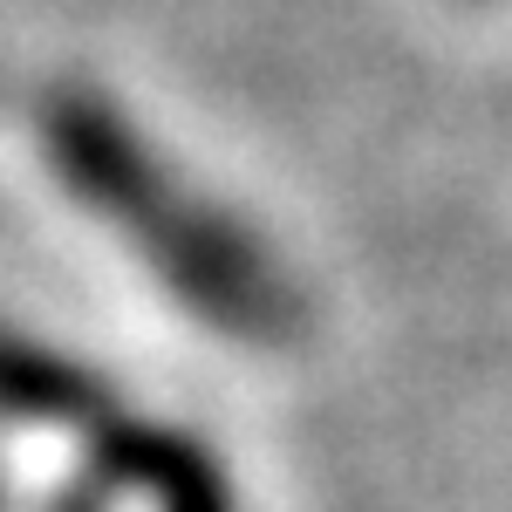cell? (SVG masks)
<instances>
[{
  "instance_id": "cell-2",
  "label": "cell",
  "mask_w": 512,
  "mask_h": 512,
  "mask_svg": "<svg viewBox=\"0 0 512 512\" xmlns=\"http://www.w3.org/2000/svg\"><path fill=\"white\" fill-rule=\"evenodd\" d=\"M82 472L110 499H137L144 512H239L226 465L178 424L110 410L96 431H82Z\"/></svg>"
},
{
  "instance_id": "cell-1",
  "label": "cell",
  "mask_w": 512,
  "mask_h": 512,
  "mask_svg": "<svg viewBox=\"0 0 512 512\" xmlns=\"http://www.w3.org/2000/svg\"><path fill=\"white\" fill-rule=\"evenodd\" d=\"M35 137L55 185L96 226H110L192 321L246 349L294 342L301 294L267 253V239L212 192H198L117 96H103L96 82H48Z\"/></svg>"
},
{
  "instance_id": "cell-3",
  "label": "cell",
  "mask_w": 512,
  "mask_h": 512,
  "mask_svg": "<svg viewBox=\"0 0 512 512\" xmlns=\"http://www.w3.org/2000/svg\"><path fill=\"white\" fill-rule=\"evenodd\" d=\"M117 410L103 369L48 342L21 321H0V424H35V431H96Z\"/></svg>"
},
{
  "instance_id": "cell-4",
  "label": "cell",
  "mask_w": 512,
  "mask_h": 512,
  "mask_svg": "<svg viewBox=\"0 0 512 512\" xmlns=\"http://www.w3.org/2000/svg\"><path fill=\"white\" fill-rule=\"evenodd\" d=\"M48 512H117V499H110V492H103L89 472H76V485H62Z\"/></svg>"
}]
</instances>
